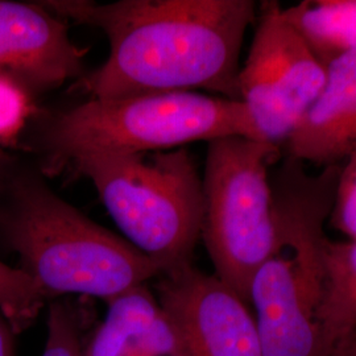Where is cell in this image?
Returning <instances> with one entry per match:
<instances>
[{
  "instance_id": "cell-11",
  "label": "cell",
  "mask_w": 356,
  "mask_h": 356,
  "mask_svg": "<svg viewBox=\"0 0 356 356\" xmlns=\"http://www.w3.org/2000/svg\"><path fill=\"white\" fill-rule=\"evenodd\" d=\"M88 335L83 356H184L173 322L148 284L108 300Z\"/></svg>"
},
{
  "instance_id": "cell-7",
  "label": "cell",
  "mask_w": 356,
  "mask_h": 356,
  "mask_svg": "<svg viewBox=\"0 0 356 356\" xmlns=\"http://www.w3.org/2000/svg\"><path fill=\"white\" fill-rule=\"evenodd\" d=\"M327 69L282 16L279 1H263L248 56L241 66L239 101L260 140L280 147L326 83Z\"/></svg>"
},
{
  "instance_id": "cell-14",
  "label": "cell",
  "mask_w": 356,
  "mask_h": 356,
  "mask_svg": "<svg viewBox=\"0 0 356 356\" xmlns=\"http://www.w3.org/2000/svg\"><path fill=\"white\" fill-rule=\"evenodd\" d=\"M94 323L95 310L89 298L53 300L48 306V335L42 356H83Z\"/></svg>"
},
{
  "instance_id": "cell-9",
  "label": "cell",
  "mask_w": 356,
  "mask_h": 356,
  "mask_svg": "<svg viewBox=\"0 0 356 356\" xmlns=\"http://www.w3.org/2000/svg\"><path fill=\"white\" fill-rule=\"evenodd\" d=\"M86 53L72 41L64 19L41 3L0 0V76L33 101L85 76Z\"/></svg>"
},
{
  "instance_id": "cell-12",
  "label": "cell",
  "mask_w": 356,
  "mask_h": 356,
  "mask_svg": "<svg viewBox=\"0 0 356 356\" xmlns=\"http://www.w3.org/2000/svg\"><path fill=\"white\" fill-rule=\"evenodd\" d=\"M282 16L325 66L356 54V0H305Z\"/></svg>"
},
{
  "instance_id": "cell-8",
  "label": "cell",
  "mask_w": 356,
  "mask_h": 356,
  "mask_svg": "<svg viewBox=\"0 0 356 356\" xmlns=\"http://www.w3.org/2000/svg\"><path fill=\"white\" fill-rule=\"evenodd\" d=\"M154 280V294L177 330L184 356H264L248 304L216 275L188 264Z\"/></svg>"
},
{
  "instance_id": "cell-5",
  "label": "cell",
  "mask_w": 356,
  "mask_h": 356,
  "mask_svg": "<svg viewBox=\"0 0 356 356\" xmlns=\"http://www.w3.org/2000/svg\"><path fill=\"white\" fill-rule=\"evenodd\" d=\"M98 191L116 226L161 273L193 264L202 234L204 191L191 152L90 154L72 165Z\"/></svg>"
},
{
  "instance_id": "cell-4",
  "label": "cell",
  "mask_w": 356,
  "mask_h": 356,
  "mask_svg": "<svg viewBox=\"0 0 356 356\" xmlns=\"http://www.w3.org/2000/svg\"><path fill=\"white\" fill-rule=\"evenodd\" d=\"M342 164L309 175L286 156L270 175L276 243L256 270L248 304L264 356H329L317 313L325 279V222Z\"/></svg>"
},
{
  "instance_id": "cell-2",
  "label": "cell",
  "mask_w": 356,
  "mask_h": 356,
  "mask_svg": "<svg viewBox=\"0 0 356 356\" xmlns=\"http://www.w3.org/2000/svg\"><path fill=\"white\" fill-rule=\"evenodd\" d=\"M35 163L0 152V243L48 301L64 296L106 302L154 280L161 269L131 243L67 204Z\"/></svg>"
},
{
  "instance_id": "cell-13",
  "label": "cell",
  "mask_w": 356,
  "mask_h": 356,
  "mask_svg": "<svg viewBox=\"0 0 356 356\" xmlns=\"http://www.w3.org/2000/svg\"><path fill=\"white\" fill-rule=\"evenodd\" d=\"M317 319L329 353L338 341L356 330V241L326 242Z\"/></svg>"
},
{
  "instance_id": "cell-1",
  "label": "cell",
  "mask_w": 356,
  "mask_h": 356,
  "mask_svg": "<svg viewBox=\"0 0 356 356\" xmlns=\"http://www.w3.org/2000/svg\"><path fill=\"white\" fill-rule=\"evenodd\" d=\"M51 13L101 29L110 53L81 78L90 99L207 90L239 101L241 51L252 0H49Z\"/></svg>"
},
{
  "instance_id": "cell-16",
  "label": "cell",
  "mask_w": 356,
  "mask_h": 356,
  "mask_svg": "<svg viewBox=\"0 0 356 356\" xmlns=\"http://www.w3.org/2000/svg\"><path fill=\"white\" fill-rule=\"evenodd\" d=\"M35 110V101L26 91L0 76V145H13Z\"/></svg>"
},
{
  "instance_id": "cell-15",
  "label": "cell",
  "mask_w": 356,
  "mask_h": 356,
  "mask_svg": "<svg viewBox=\"0 0 356 356\" xmlns=\"http://www.w3.org/2000/svg\"><path fill=\"white\" fill-rule=\"evenodd\" d=\"M48 302L41 288L24 270L0 260V314L16 334L29 329Z\"/></svg>"
},
{
  "instance_id": "cell-3",
  "label": "cell",
  "mask_w": 356,
  "mask_h": 356,
  "mask_svg": "<svg viewBox=\"0 0 356 356\" xmlns=\"http://www.w3.org/2000/svg\"><path fill=\"white\" fill-rule=\"evenodd\" d=\"M231 136L260 140L241 101L176 91L89 99L51 114L36 108L13 145L32 153L48 177L83 156L168 151Z\"/></svg>"
},
{
  "instance_id": "cell-10",
  "label": "cell",
  "mask_w": 356,
  "mask_h": 356,
  "mask_svg": "<svg viewBox=\"0 0 356 356\" xmlns=\"http://www.w3.org/2000/svg\"><path fill=\"white\" fill-rule=\"evenodd\" d=\"M326 69L318 99L286 140L288 156L323 168L342 164L356 149V54Z\"/></svg>"
},
{
  "instance_id": "cell-18",
  "label": "cell",
  "mask_w": 356,
  "mask_h": 356,
  "mask_svg": "<svg viewBox=\"0 0 356 356\" xmlns=\"http://www.w3.org/2000/svg\"><path fill=\"white\" fill-rule=\"evenodd\" d=\"M16 335L7 319L0 314V356H16Z\"/></svg>"
},
{
  "instance_id": "cell-19",
  "label": "cell",
  "mask_w": 356,
  "mask_h": 356,
  "mask_svg": "<svg viewBox=\"0 0 356 356\" xmlns=\"http://www.w3.org/2000/svg\"><path fill=\"white\" fill-rule=\"evenodd\" d=\"M329 356H356V330L348 332L338 341Z\"/></svg>"
},
{
  "instance_id": "cell-6",
  "label": "cell",
  "mask_w": 356,
  "mask_h": 356,
  "mask_svg": "<svg viewBox=\"0 0 356 356\" xmlns=\"http://www.w3.org/2000/svg\"><path fill=\"white\" fill-rule=\"evenodd\" d=\"M279 145L241 136L207 143L201 239L216 277L248 304L256 270L272 254L276 227L269 168Z\"/></svg>"
},
{
  "instance_id": "cell-17",
  "label": "cell",
  "mask_w": 356,
  "mask_h": 356,
  "mask_svg": "<svg viewBox=\"0 0 356 356\" xmlns=\"http://www.w3.org/2000/svg\"><path fill=\"white\" fill-rule=\"evenodd\" d=\"M329 218L334 229L356 241V149L342 163Z\"/></svg>"
}]
</instances>
